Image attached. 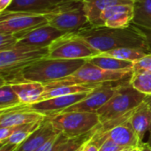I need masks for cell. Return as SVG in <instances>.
<instances>
[{
  "instance_id": "1",
  "label": "cell",
  "mask_w": 151,
  "mask_h": 151,
  "mask_svg": "<svg viewBox=\"0 0 151 151\" xmlns=\"http://www.w3.org/2000/svg\"><path fill=\"white\" fill-rule=\"evenodd\" d=\"M74 33L100 53L123 47L142 48L149 50L141 28L133 24L125 28L88 26Z\"/></svg>"
},
{
  "instance_id": "2",
  "label": "cell",
  "mask_w": 151,
  "mask_h": 151,
  "mask_svg": "<svg viewBox=\"0 0 151 151\" xmlns=\"http://www.w3.org/2000/svg\"><path fill=\"white\" fill-rule=\"evenodd\" d=\"M86 61L87 59L44 58L25 68L9 84L21 81H35L46 84L71 75Z\"/></svg>"
},
{
  "instance_id": "3",
  "label": "cell",
  "mask_w": 151,
  "mask_h": 151,
  "mask_svg": "<svg viewBox=\"0 0 151 151\" xmlns=\"http://www.w3.org/2000/svg\"><path fill=\"white\" fill-rule=\"evenodd\" d=\"M49 48L28 46H14L6 50H0L1 82L10 83L21 71L35 63L48 58Z\"/></svg>"
},
{
  "instance_id": "4",
  "label": "cell",
  "mask_w": 151,
  "mask_h": 151,
  "mask_svg": "<svg viewBox=\"0 0 151 151\" xmlns=\"http://www.w3.org/2000/svg\"><path fill=\"white\" fill-rule=\"evenodd\" d=\"M133 71H109L86 61L71 75L44 84L45 89L65 85H99L110 82H119L130 79Z\"/></svg>"
},
{
  "instance_id": "5",
  "label": "cell",
  "mask_w": 151,
  "mask_h": 151,
  "mask_svg": "<svg viewBox=\"0 0 151 151\" xmlns=\"http://www.w3.org/2000/svg\"><path fill=\"white\" fill-rule=\"evenodd\" d=\"M129 81H124L117 93L96 111L101 123L127 114L146 99L148 96L134 88Z\"/></svg>"
},
{
  "instance_id": "6",
  "label": "cell",
  "mask_w": 151,
  "mask_h": 151,
  "mask_svg": "<svg viewBox=\"0 0 151 151\" xmlns=\"http://www.w3.org/2000/svg\"><path fill=\"white\" fill-rule=\"evenodd\" d=\"M46 119L51 122L54 127L65 134L68 138L81 136L94 128L101 122L96 112L63 111Z\"/></svg>"
},
{
  "instance_id": "7",
  "label": "cell",
  "mask_w": 151,
  "mask_h": 151,
  "mask_svg": "<svg viewBox=\"0 0 151 151\" xmlns=\"http://www.w3.org/2000/svg\"><path fill=\"white\" fill-rule=\"evenodd\" d=\"M45 16L48 24L65 33H74L90 26L82 0H71L60 9Z\"/></svg>"
},
{
  "instance_id": "8",
  "label": "cell",
  "mask_w": 151,
  "mask_h": 151,
  "mask_svg": "<svg viewBox=\"0 0 151 151\" xmlns=\"http://www.w3.org/2000/svg\"><path fill=\"white\" fill-rule=\"evenodd\" d=\"M50 58L88 59L100 54L75 33H67L49 45Z\"/></svg>"
},
{
  "instance_id": "9",
  "label": "cell",
  "mask_w": 151,
  "mask_h": 151,
  "mask_svg": "<svg viewBox=\"0 0 151 151\" xmlns=\"http://www.w3.org/2000/svg\"><path fill=\"white\" fill-rule=\"evenodd\" d=\"M45 15L21 12H0V33L19 34L47 24Z\"/></svg>"
},
{
  "instance_id": "10",
  "label": "cell",
  "mask_w": 151,
  "mask_h": 151,
  "mask_svg": "<svg viewBox=\"0 0 151 151\" xmlns=\"http://www.w3.org/2000/svg\"><path fill=\"white\" fill-rule=\"evenodd\" d=\"M124 81H122L120 84L116 85V86L111 85V83H114V82L102 84L99 87L93 89L92 91H90L84 99L70 106L64 111L96 112L117 93L120 85Z\"/></svg>"
},
{
  "instance_id": "11",
  "label": "cell",
  "mask_w": 151,
  "mask_h": 151,
  "mask_svg": "<svg viewBox=\"0 0 151 151\" xmlns=\"http://www.w3.org/2000/svg\"><path fill=\"white\" fill-rule=\"evenodd\" d=\"M65 34L67 33L58 30L47 23L35 28L15 34L18 38V42L16 45L36 48L49 47L52 42Z\"/></svg>"
},
{
  "instance_id": "12",
  "label": "cell",
  "mask_w": 151,
  "mask_h": 151,
  "mask_svg": "<svg viewBox=\"0 0 151 151\" xmlns=\"http://www.w3.org/2000/svg\"><path fill=\"white\" fill-rule=\"evenodd\" d=\"M107 139L113 141L114 142L124 147L125 149L138 148L142 143L139 140L129 120L113 127L109 132L100 136H96L94 134L91 140L100 147Z\"/></svg>"
},
{
  "instance_id": "13",
  "label": "cell",
  "mask_w": 151,
  "mask_h": 151,
  "mask_svg": "<svg viewBox=\"0 0 151 151\" xmlns=\"http://www.w3.org/2000/svg\"><path fill=\"white\" fill-rule=\"evenodd\" d=\"M88 93L89 92H84V93L73 94L69 96H56L29 104L27 105V107L30 110L37 111L47 117L64 111L70 106L84 99Z\"/></svg>"
},
{
  "instance_id": "14",
  "label": "cell",
  "mask_w": 151,
  "mask_h": 151,
  "mask_svg": "<svg viewBox=\"0 0 151 151\" xmlns=\"http://www.w3.org/2000/svg\"><path fill=\"white\" fill-rule=\"evenodd\" d=\"M46 116L30 110L27 105L19 106L0 111V127H8L19 125H27L44 120Z\"/></svg>"
},
{
  "instance_id": "15",
  "label": "cell",
  "mask_w": 151,
  "mask_h": 151,
  "mask_svg": "<svg viewBox=\"0 0 151 151\" xmlns=\"http://www.w3.org/2000/svg\"><path fill=\"white\" fill-rule=\"evenodd\" d=\"M69 1L71 0H13L5 11L47 15L60 9Z\"/></svg>"
},
{
  "instance_id": "16",
  "label": "cell",
  "mask_w": 151,
  "mask_h": 151,
  "mask_svg": "<svg viewBox=\"0 0 151 151\" xmlns=\"http://www.w3.org/2000/svg\"><path fill=\"white\" fill-rule=\"evenodd\" d=\"M133 18L134 4H118L104 11L100 18V26L111 28H125L132 25Z\"/></svg>"
},
{
  "instance_id": "17",
  "label": "cell",
  "mask_w": 151,
  "mask_h": 151,
  "mask_svg": "<svg viewBox=\"0 0 151 151\" xmlns=\"http://www.w3.org/2000/svg\"><path fill=\"white\" fill-rule=\"evenodd\" d=\"M60 133L46 118L41 125L22 142L16 151H37L53 136Z\"/></svg>"
},
{
  "instance_id": "18",
  "label": "cell",
  "mask_w": 151,
  "mask_h": 151,
  "mask_svg": "<svg viewBox=\"0 0 151 151\" xmlns=\"http://www.w3.org/2000/svg\"><path fill=\"white\" fill-rule=\"evenodd\" d=\"M134 130L135 131L141 142L146 133L151 130V101L149 96L134 110L129 119Z\"/></svg>"
},
{
  "instance_id": "19",
  "label": "cell",
  "mask_w": 151,
  "mask_h": 151,
  "mask_svg": "<svg viewBox=\"0 0 151 151\" xmlns=\"http://www.w3.org/2000/svg\"><path fill=\"white\" fill-rule=\"evenodd\" d=\"M83 7L89 21L93 27L100 26V18L107 8L118 4H133L134 0H82Z\"/></svg>"
},
{
  "instance_id": "20",
  "label": "cell",
  "mask_w": 151,
  "mask_h": 151,
  "mask_svg": "<svg viewBox=\"0 0 151 151\" xmlns=\"http://www.w3.org/2000/svg\"><path fill=\"white\" fill-rule=\"evenodd\" d=\"M23 104L29 105L40 101L45 91V85L35 81H21L11 84Z\"/></svg>"
},
{
  "instance_id": "21",
  "label": "cell",
  "mask_w": 151,
  "mask_h": 151,
  "mask_svg": "<svg viewBox=\"0 0 151 151\" xmlns=\"http://www.w3.org/2000/svg\"><path fill=\"white\" fill-rule=\"evenodd\" d=\"M87 61L96 65V66L109 71H133L134 62L120 60L103 53H100L95 57L89 58Z\"/></svg>"
},
{
  "instance_id": "22",
  "label": "cell",
  "mask_w": 151,
  "mask_h": 151,
  "mask_svg": "<svg viewBox=\"0 0 151 151\" xmlns=\"http://www.w3.org/2000/svg\"><path fill=\"white\" fill-rule=\"evenodd\" d=\"M132 24L139 28L151 29V0H134Z\"/></svg>"
},
{
  "instance_id": "23",
  "label": "cell",
  "mask_w": 151,
  "mask_h": 151,
  "mask_svg": "<svg viewBox=\"0 0 151 151\" xmlns=\"http://www.w3.org/2000/svg\"><path fill=\"white\" fill-rule=\"evenodd\" d=\"M100 85L102 84H99V85H65V86H58V87L51 88H46L43 94L42 95L40 101L56 97V96L90 92L96 88L99 87Z\"/></svg>"
},
{
  "instance_id": "24",
  "label": "cell",
  "mask_w": 151,
  "mask_h": 151,
  "mask_svg": "<svg viewBox=\"0 0 151 151\" xmlns=\"http://www.w3.org/2000/svg\"><path fill=\"white\" fill-rule=\"evenodd\" d=\"M104 55L126 61L135 62L138 59L143 58L147 54L150 53L149 50H146L142 48H132V47H123L114 50H108L106 52H102Z\"/></svg>"
},
{
  "instance_id": "25",
  "label": "cell",
  "mask_w": 151,
  "mask_h": 151,
  "mask_svg": "<svg viewBox=\"0 0 151 151\" xmlns=\"http://www.w3.org/2000/svg\"><path fill=\"white\" fill-rule=\"evenodd\" d=\"M23 104L11 84L1 82L0 87V111L12 109Z\"/></svg>"
},
{
  "instance_id": "26",
  "label": "cell",
  "mask_w": 151,
  "mask_h": 151,
  "mask_svg": "<svg viewBox=\"0 0 151 151\" xmlns=\"http://www.w3.org/2000/svg\"><path fill=\"white\" fill-rule=\"evenodd\" d=\"M95 128L90 132L74 138H67L59 147L58 151H83L87 143L93 138Z\"/></svg>"
},
{
  "instance_id": "27",
  "label": "cell",
  "mask_w": 151,
  "mask_h": 151,
  "mask_svg": "<svg viewBox=\"0 0 151 151\" xmlns=\"http://www.w3.org/2000/svg\"><path fill=\"white\" fill-rule=\"evenodd\" d=\"M129 83L137 91L151 96V73L150 72H139L133 73Z\"/></svg>"
},
{
  "instance_id": "28",
  "label": "cell",
  "mask_w": 151,
  "mask_h": 151,
  "mask_svg": "<svg viewBox=\"0 0 151 151\" xmlns=\"http://www.w3.org/2000/svg\"><path fill=\"white\" fill-rule=\"evenodd\" d=\"M68 137L63 133H58L55 136H53L50 141H48L45 144H43L37 151H58L61 144L67 139Z\"/></svg>"
},
{
  "instance_id": "29",
  "label": "cell",
  "mask_w": 151,
  "mask_h": 151,
  "mask_svg": "<svg viewBox=\"0 0 151 151\" xmlns=\"http://www.w3.org/2000/svg\"><path fill=\"white\" fill-rule=\"evenodd\" d=\"M18 38L15 34L0 33V50H6L16 46Z\"/></svg>"
},
{
  "instance_id": "30",
  "label": "cell",
  "mask_w": 151,
  "mask_h": 151,
  "mask_svg": "<svg viewBox=\"0 0 151 151\" xmlns=\"http://www.w3.org/2000/svg\"><path fill=\"white\" fill-rule=\"evenodd\" d=\"M150 72L151 73V53L147 54L143 58L134 62L133 73Z\"/></svg>"
},
{
  "instance_id": "31",
  "label": "cell",
  "mask_w": 151,
  "mask_h": 151,
  "mask_svg": "<svg viewBox=\"0 0 151 151\" xmlns=\"http://www.w3.org/2000/svg\"><path fill=\"white\" fill-rule=\"evenodd\" d=\"M125 150L128 149H125L110 139H107L99 148V151H123Z\"/></svg>"
},
{
  "instance_id": "32",
  "label": "cell",
  "mask_w": 151,
  "mask_h": 151,
  "mask_svg": "<svg viewBox=\"0 0 151 151\" xmlns=\"http://www.w3.org/2000/svg\"><path fill=\"white\" fill-rule=\"evenodd\" d=\"M142 34H143V36L146 40V42H147V45H148V49L150 50V52L151 53V29H143V28H141Z\"/></svg>"
},
{
  "instance_id": "33",
  "label": "cell",
  "mask_w": 151,
  "mask_h": 151,
  "mask_svg": "<svg viewBox=\"0 0 151 151\" xmlns=\"http://www.w3.org/2000/svg\"><path fill=\"white\" fill-rule=\"evenodd\" d=\"M18 148H19L18 145H13V144H10V143L5 142V143L1 144L0 151H16Z\"/></svg>"
},
{
  "instance_id": "34",
  "label": "cell",
  "mask_w": 151,
  "mask_h": 151,
  "mask_svg": "<svg viewBox=\"0 0 151 151\" xmlns=\"http://www.w3.org/2000/svg\"><path fill=\"white\" fill-rule=\"evenodd\" d=\"M99 148L100 147L96 143H95L92 140H90L87 143V145H86L83 151H99Z\"/></svg>"
},
{
  "instance_id": "35",
  "label": "cell",
  "mask_w": 151,
  "mask_h": 151,
  "mask_svg": "<svg viewBox=\"0 0 151 151\" xmlns=\"http://www.w3.org/2000/svg\"><path fill=\"white\" fill-rule=\"evenodd\" d=\"M13 2V0H0V12H4Z\"/></svg>"
},
{
  "instance_id": "36",
  "label": "cell",
  "mask_w": 151,
  "mask_h": 151,
  "mask_svg": "<svg viewBox=\"0 0 151 151\" xmlns=\"http://www.w3.org/2000/svg\"><path fill=\"white\" fill-rule=\"evenodd\" d=\"M137 151H151V147L147 143L142 142L138 148H137Z\"/></svg>"
},
{
  "instance_id": "37",
  "label": "cell",
  "mask_w": 151,
  "mask_h": 151,
  "mask_svg": "<svg viewBox=\"0 0 151 151\" xmlns=\"http://www.w3.org/2000/svg\"><path fill=\"white\" fill-rule=\"evenodd\" d=\"M147 142H148V144L151 147V130L150 131V136H149V140H148Z\"/></svg>"
},
{
  "instance_id": "38",
  "label": "cell",
  "mask_w": 151,
  "mask_h": 151,
  "mask_svg": "<svg viewBox=\"0 0 151 151\" xmlns=\"http://www.w3.org/2000/svg\"><path fill=\"white\" fill-rule=\"evenodd\" d=\"M123 151H137V148H134V149H128V150H125Z\"/></svg>"
},
{
  "instance_id": "39",
  "label": "cell",
  "mask_w": 151,
  "mask_h": 151,
  "mask_svg": "<svg viewBox=\"0 0 151 151\" xmlns=\"http://www.w3.org/2000/svg\"><path fill=\"white\" fill-rule=\"evenodd\" d=\"M149 97H150V101H151V96H148Z\"/></svg>"
},
{
  "instance_id": "40",
  "label": "cell",
  "mask_w": 151,
  "mask_h": 151,
  "mask_svg": "<svg viewBox=\"0 0 151 151\" xmlns=\"http://www.w3.org/2000/svg\"></svg>"
}]
</instances>
